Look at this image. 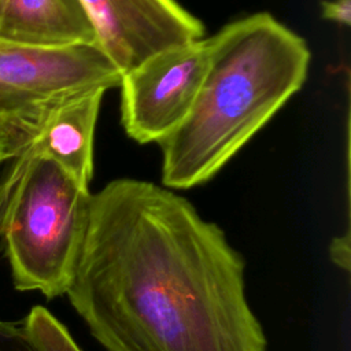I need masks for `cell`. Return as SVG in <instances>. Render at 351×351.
I'll use <instances>...</instances> for the list:
<instances>
[{
	"mask_svg": "<svg viewBox=\"0 0 351 351\" xmlns=\"http://www.w3.org/2000/svg\"><path fill=\"white\" fill-rule=\"evenodd\" d=\"M0 236L18 291L66 295L82 251L92 193L51 159L27 151Z\"/></svg>",
	"mask_w": 351,
	"mask_h": 351,
	"instance_id": "cell-3",
	"label": "cell"
},
{
	"mask_svg": "<svg viewBox=\"0 0 351 351\" xmlns=\"http://www.w3.org/2000/svg\"><path fill=\"white\" fill-rule=\"evenodd\" d=\"M121 77L96 43H0V145L8 162L29 151L58 104L89 89L119 86Z\"/></svg>",
	"mask_w": 351,
	"mask_h": 351,
	"instance_id": "cell-4",
	"label": "cell"
},
{
	"mask_svg": "<svg viewBox=\"0 0 351 351\" xmlns=\"http://www.w3.org/2000/svg\"><path fill=\"white\" fill-rule=\"evenodd\" d=\"M104 92L89 89L58 104L29 148L55 162L84 186H89L93 174V136Z\"/></svg>",
	"mask_w": 351,
	"mask_h": 351,
	"instance_id": "cell-7",
	"label": "cell"
},
{
	"mask_svg": "<svg viewBox=\"0 0 351 351\" xmlns=\"http://www.w3.org/2000/svg\"><path fill=\"white\" fill-rule=\"evenodd\" d=\"M0 351H40L22 322L0 319Z\"/></svg>",
	"mask_w": 351,
	"mask_h": 351,
	"instance_id": "cell-10",
	"label": "cell"
},
{
	"mask_svg": "<svg viewBox=\"0 0 351 351\" xmlns=\"http://www.w3.org/2000/svg\"><path fill=\"white\" fill-rule=\"evenodd\" d=\"M66 295L106 351H267L243 255L189 200L148 181L92 193Z\"/></svg>",
	"mask_w": 351,
	"mask_h": 351,
	"instance_id": "cell-1",
	"label": "cell"
},
{
	"mask_svg": "<svg viewBox=\"0 0 351 351\" xmlns=\"http://www.w3.org/2000/svg\"><path fill=\"white\" fill-rule=\"evenodd\" d=\"M0 43L63 47L96 38L78 0H0Z\"/></svg>",
	"mask_w": 351,
	"mask_h": 351,
	"instance_id": "cell-8",
	"label": "cell"
},
{
	"mask_svg": "<svg viewBox=\"0 0 351 351\" xmlns=\"http://www.w3.org/2000/svg\"><path fill=\"white\" fill-rule=\"evenodd\" d=\"M96 44L121 74L149 56L204 37L203 23L176 0H78Z\"/></svg>",
	"mask_w": 351,
	"mask_h": 351,
	"instance_id": "cell-6",
	"label": "cell"
},
{
	"mask_svg": "<svg viewBox=\"0 0 351 351\" xmlns=\"http://www.w3.org/2000/svg\"><path fill=\"white\" fill-rule=\"evenodd\" d=\"M322 16L337 25L350 26L351 0H328L322 1Z\"/></svg>",
	"mask_w": 351,
	"mask_h": 351,
	"instance_id": "cell-12",
	"label": "cell"
},
{
	"mask_svg": "<svg viewBox=\"0 0 351 351\" xmlns=\"http://www.w3.org/2000/svg\"><path fill=\"white\" fill-rule=\"evenodd\" d=\"M22 324L40 351H82L67 328L43 306H34Z\"/></svg>",
	"mask_w": 351,
	"mask_h": 351,
	"instance_id": "cell-9",
	"label": "cell"
},
{
	"mask_svg": "<svg viewBox=\"0 0 351 351\" xmlns=\"http://www.w3.org/2000/svg\"><path fill=\"white\" fill-rule=\"evenodd\" d=\"M8 162V158H7V155L4 154V151H3V148H1V145H0V167L4 165V163H7Z\"/></svg>",
	"mask_w": 351,
	"mask_h": 351,
	"instance_id": "cell-14",
	"label": "cell"
},
{
	"mask_svg": "<svg viewBox=\"0 0 351 351\" xmlns=\"http://www.w3.org/2000/svg\"><path fill=\"white\" fill-rule=\"evenodd\" d=\"M22 165H23V156H19L10 162V167L5 173L0 171V228H1V221L4 217V211L7 207V202L10 199L12 188L18 180Z\"/></svg>",
	"mask_w": 351,
	"mask_h": 351,
	"instance_id": "cell-11",
	"label": "cell"
},
{
	"mask_svg": "<svg viewBox=\"0 0 351 351\" xmlns=\"http://www.w3.org/2000/svg\"><path fill=\"white\" fill-rule=\"evenodd\" d=\"M350 241H351L350 233L346 232V234L335 237L329 245V255L332 262L340 269H344L346 271L350 270V252H351Z\"/></svg>",
	"mask_w": 351,
	"mask_h": 351,
	"instance_id": "cell-13",
	"label": "cell"
},
{
	"mask_svg": "<svg viewBox=\"0 0 351 351\" xmlns=\"http://www.w3.org/2000/svg\"><path fill=\"white\" fill-rule=\"evenodd\" d=\"M208 59L207 38L163 49L121 77V121L133 140L160 143L189 114Z\"/></svg>",
	"mask_w": 351,
	"mask_h": 351,
	"instance_id": "cell-5",
	"label": "cell"
},
{
	"mask_svg": "<svg viewBox=\"0 0 351 351\" xmlns=\"http://www.w3.org/2000/svg\"><path fill=\"white\" fill-rule=\"evenodd\" d=\"M196 100L163 138L162 182L188 189L211 180L304 84L306 41L269 12L225 25L207 38Z\"/></svg>",
	"mask_w": 351,
	"mask_h": 351,
	"instance_id": "cell-2",
	"label": "cell"
}]
</instances>
